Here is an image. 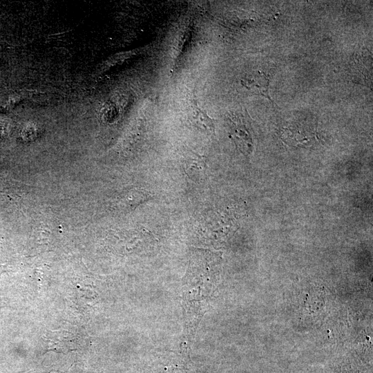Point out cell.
<instances>
[{
	"mask_svg": "<svg viewBox=\"0 0 373 373\" xmlns=\"http://www.w3.org/2000/svg\"><path fill=\"white\" fill-rule=\"evenodd\" d=\"M26 373H42L41 372H39V371H36V370H32V371H29Z\"/></svg>",
	"mask_w": 373,
	"mask_h": 373,
	"instance_id": "7",
	"label": "cell"
},
{
	"mask_svg": "<svg viewBox=\"0 0 373 373\" xmlns=\"http://www.w3.org/2000/svg\"><path fill=\"white\" fill-rule=\"evenodd\" d=\"M241 84L252 93L271 100L269 93V79L265 73L258 72V74L253 77H243L241 79Z\"/></svg>",
	"mask_w": 373,
	"mask_h": 373,
	"instance_id": "4",
	"label": "cell"
},
{
	"mask_svg": "<svg viewBox=\"0 0 373 373\" xmlns=\"http://www.w3.org/2000/svg\"><path fill=\"white\" fill-rule=\"evenodd\" d=\"M192 122L200 129L206 132H213L215 129L213 119L198 106H193L189 113Z\"/></svg>",
	"mask_w": 373,
	"mask_h": 373,
	"instance_id": "5",
	"label": "cell"
},
{
	"mask_svg": "<svg viewBox=\"0 0 373 373\" xmlns=\"http://www.w3.org/2000/svg\"><path fill=\"white\" fill-rule=\"evenodd\" d=\"M215 257L213 253L204 249H194L191 251L189 265L186 275L184 297L186 309L192 304L204 300L205 287L215 273Z\"/></svg>",
	"mask_w": 373,
	"mask_h": 373,
	"instance_id": "1",
	"label": "cell"
},
{
	"mask_svg": "<svg viewBox=\"0 0 373 373\" xmlns=\"http://www.w3.org/2000/svg\"><path fill=\"white\" fill-rule=\"evenodd\" d=\"M46 341L51 350L58 352H68L77 347V340L75 336L67 332H53L47 334Z\"/></svg>",
	"mask_w": 373,
	"mask_h": 373,
	"instance_id": "3",
	"label": "cell"
},
{
	"mask_svg": "<svg viewBox=\"0 0 373 373\" xmlns=\"http://www.w3.org/2000/svg\"><path fill=\"white\" fill-rule=\"evenodd\" d=\"M230 136L237 148L246 156L253 151V139L248 127L240 120L232 121Z\"/></svg>",
	"mask_w": 373,
	"mask_h": 373,
	"instance_id": "2",
	"label": "cell"
},
{
	"mask_svg": "<svg viewBox=\"0 0 373 373\" xmlns=\"http://www.w3.org/2000/svg\"><path fill=\"white\" fill-rule=\"evenodd\" d=\"M184 171L189 178L193 180H202L205 173V163L202 157L186 158L184 162Z\"/></svg>",
	"mask_w": 373,
	"mask_h": 373,
	"instance_id": "6",
	"label": "cell"
}]
</instances>
